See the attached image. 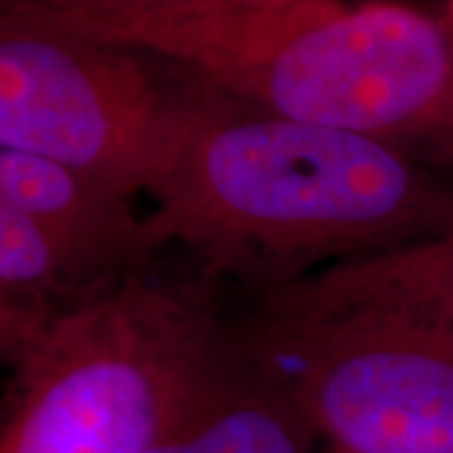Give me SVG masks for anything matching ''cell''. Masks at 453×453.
<instances>
[{
	"label": "cell",
	"mask_w": 453,
	"mask_h": 453,
	"mask_svg": "<svg viewBox=\"0 0 453 453\" xmlns=\"http://www.w3.org/2000/svg\"><path fill=\"white\" fill-rule=\"evenodd\" d=\"M146 196L151 255L177 244L204 275L252 295L453 234L451 166L386 139L282 119L199 79Z\"/></svg>",
	"instance_id": "6da1fadb"
},
{
	"label": "cell",
	"mask_w": 453,
	"mask_h": 453,
	"mask_svg": "<svg viewBox=\"0 0 453 453\" xmlns=\"http://www.w3.org/2000/svg\"><path fill=\"white\" fill-rule=\"evenodd\" d=\"M325 453H453V280L443 240L320 267L229 320Z\"/></svg>",
	"instance_id": "7a4b0ae2"
},
{
	"label": "cell",
	"mask_w": 453,
	"mask_h": 453,
	"mask_svg": "<svg viewBox=\"0 0 453 453\" xmlns=\"http://www.w3.org/2000/svg\"><path fill=\"white\" fill-rule=\"evenodd\" d=\"M232 350L226 318L144 275L71 303L11 368L0 453H144Z\"/></svg>",
	"instance_id": "3957f363"
},
{
	"label": "cell",
	"mask_w": 453,
	"mask_h": 453,
	"mask_svg": "<svg viewBox=\"0 0 453 453\" xmlns=\"http://www.w3.org/2000/svg\"><path fill=\"white\" fill-rule=\"evenodd\" d=\"M196 79L139 50L0 20V146L149 195Z\"/></svg>",
	"instance_id": "277c9868"
},
{
	"label": "cell",
	"mask_w": 453,
	"mask_h": 453,
	"mask_svg": "<svg viewBox=\"0 0 453 453\" xmlns=\"http://www.w3.org/2000/svg\"><path fill=\"white\" fill-rule=\"evenodd\" d=\"M0 199L41 229L98 290L142 275L154 257L136 196L68 164L0 146Z\"/></svg>",
	"instance_id": "5b68a950"
},
{
	"label": "cell",
	"mask_w": 453,
	"mask_h": 453,
	"mask_svg": "<svg viewBox=\"0 0 453 453\" xmlns=\"http://www.w3.org/2000/svg\"><path fill=\"white\" fill-rule=\"evenodd\" d=\"M318 446L288 395L234 342L207 388L144 453H318Z\"/></svg>",
	"instance_id": "8992f818"
},
{
	"label": "cell",
	"mask_w": 453,
	"mask_h": 453,
	"mask_svg": "<svg viewBox=\"0 0 453 453\" xmlns=\"http://www.w3.org/2000/svg\"><path fill=\"white\" fill-rule=\"evenodd\" d=\"M288 3L292 0H0V20L111 46L129 31L154 23L280 8Z\"/></svg>",
	"instance_id": "52a82bcc"
},
{
	"label": "cell",
	"mask_w": 453,
	"mask_h": 453,
	"mask_svg": "<svg viewBox=\"0 0 453 453\" xmlns=\"http://www.w3.org/2000/svg\"><path fill=\"white\" fill-rule=\"evenodd\" d=\"M0 288L65 308L101 292L49 237L0 199Z\"/></svg>",
	"instance_id": "ba28073f"
},
{
	"label": "cell",
	"mask_w": 453,
	"mask_h": 453,
	"mask_svg": "<svg viewBox=\"0 0 453 453\" xmlns=\"http://www.w3.org/2000/svg\"><path fill=\"white\" fill-rule=\"evenodd\" d=\"M56 310L61 308L0 288V363L13 368L41 338Z\"/></svg>",
	"instance_id": "9c48e42d"
},
{
	"label": "cell",
	"mask_w": 453,
	"mask_h": 453,
	"mask_svg": "<svg viewBox=\"0 0 453 453\" xmlns=\"http://www.w3.org/2000/svg\"><path fill=\"white\" fill-rule=\"evenodd\" d=\"M438 13L443 18V23L449 28V35H451L453 43V0H438Z\"/></svg>",
	"instance_id": "30bf717a"
},
{
	"label": "cell",
	"mask_w": 453,
	"mask_h": 453,
	"mask_svg": "<svg viewBox=\"0 0 453 453\" xmlns=\"http://www.w3.org/2000/svg\"><path fill=\"white\" fill-rule=\"evenodd\" d=\"M443 244H446V257H449V267H451V277H453V234L451 237H446Z\"/></svg>",
	"instance_id": "8fae6325"
}]
</instances>
